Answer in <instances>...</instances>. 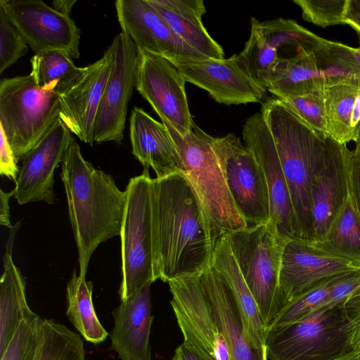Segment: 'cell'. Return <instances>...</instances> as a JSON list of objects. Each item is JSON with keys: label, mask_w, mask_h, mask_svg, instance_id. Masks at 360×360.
<instances>
[{"label": "cell", "mask_w": 360, "mask_h": 360, "mask_svg": "<svg viewBox=\"0 0 360 360\" xmlns=\"http://www.w3.org/2000/svg\"><path fill=\"white\" fill-rule=\"evenodd\" d=\"M155 281L201 273L214 246L200 199L184 173L152 179L150 186Z\"/></svg>", "instance_id": "obj_1"}, {"label": "cell", "mask_w": 360, "mask_h": 360, "mask_svg": "<svg viewBox=\"0 0 360 360\" xmlns=\"http://www.w3.org/2000/svg\"><path fill=\"white\" fill-rule=\"evenodd\" d=\"M60 177L78 251L79 275L86 278L97 247L120 235L126 192L120 190L112 176L84 158L73 138L61 162Z\"/></svg>", "instance_id": "obj_2"}, {"label": "cell", "mask_w": 360, "mask_h": 360, "mask_svg": "<svg viewBox=\"0 0 360 360\" xmlns=\"http://www.w3.org/2000/svg\"><path fill=\"white\" fill-rule=\"evenodd\" d=\"M260 112L272 136L288 187L296 238L314 241L312 183L329 136L321 140L279 98L263 102Z\"/></svg>", "instance_id": "obj_3"}, {"label": "cell", "mask_w": 360, "mask_h": 360, "mask_svg": "<svg viewBox=\"0 0 360 360\" xmlns=\"http://www.w3.org/2000/svg\"><path fill=\"white\" fill-rule=\"evenodd\" d=\"M165 125L182 158L185 174L200 199L215 247L219 238L248 225L229 191L212 147L214 137L195 122L184 135Z\"/></svg>", "instance_id": "obj_4"}, {"label": "cell", "mask_w": 360, "mask_h": 360, "mask_svg": "<svg viewBox=\"0 0 360 360\" xmlns=\"http://www.w3.org/2000/svg\"><path fill=\"white\" fill-rule=\"evenodd\" d=\"M257 304L267 331L284 306L280 290V271L284 245L269 221L224 236Z\"/></svg>", "instance_id": "obj_5"}, {"label": "cell", "mask_w": 360, "mask_h": 360, "mask_svg": "<svg viewBox=\"0 0 360 360\" xmlns=\"http://www.w3.org/2000/svg\"><path fill=\"white\" fill-rule=\"evenodd\" d=\"M58 84L55 81L40 88L30 75L0 81V126L18 161L23 159L60 118Z\"/></svg>", "instance_id": "obj_6"}, {"label": "cell", "mask_w": 360, "mask_h": 360, "mask_svg": "<svg viewBox=\"0 0 360 360\" xmlns=\"http://www.w3.org/2000/svg\"><path fill=\"white\" fill-rule=\"evenodd\" d=\"M265 345L270 360H334L348 353L353 348L345 304L269 329Z\"/></svg>", "instance_id": "obj_7"}, {"label": "cell", "mask_w": 360, "mask_h": 360, "mask_svg": "<svg viewBox=\"0 0 360 360\" xmlns=\"http://www.w3.org/2000/svg\"><path fill=\"white\" fill-rule=\"evenodd\" d=\"M148 168L131 177L126 187V204L120 238L122 281L118 290L121 302L136 295L155 281L153 266L150 186Z\"/></svg>", "instance_id": "obj_8"}, {"label": "cell", "mask_w": 360, "mask_h": 360, "mask_svg": "<svg viewBox=\"0 0 360 360\" xmlns=\"http://www.w3.org/2000/svg\"><path fill=\"white\" fill-rule=\"evenodd\" d=\"M212 147L234 204L248 226L270 221V199L263 170L233 134L214 137Z\"/></svg>", "instance_id": "obj_9"}, {"label": "cell", "mask_w": 360, "mask_h": 360, "mask_svg": "<svg viewBox=\"0 0 360 360\" xmlns=\"http://www.w3.org/2000/svg\"><path fill=\"white\" fill-rule=\"evenodd\" d=\"M184 343L203 360H232L224 334L201 288L198 274L168 282Z\"/></svg>", "instance_id": "obj_10"}, {"label": "cell", "mask_w": 360, "mask_h": 360, "mask_svg": "<svg viewBox=\"0 0 360 360\" xmlns=\"http://www.w3.org/2000/svg\"><path fill=\"white\" fill-rule=\"evenodd\" d=\"M113 63L109 46L94 63L77 69L60 81L56 91L59 117L80 141L93 145L98 111Z\"/></svg>", "instance_id": "obj_11"}, {"label": "cell", "mask_w": 360, "mask_h": 360, "mask_svg": "<svg viewBox=\"0 0 360 360\" xmlns=\"http://www.w3.org/2000/svg\"><path fill=\"white\" fill-rule=\"evenodd\" d=\"M0 7L34 54L56 50L79 57L80 30L69 15L41 0H1Z\"/></svg>", "instance_id": "obj_12"}, {"label": "cell", "mask_w": 360, "mask_h": 360, "mask_svg": "<svg viewBox=\"0 0 360 360\" xmlns=\"http://www.w3.org/2000/svg\"><path fill=\"white\" fill-rule=\"evenodd\" d=\"M113 63L96 119L94 140L96 143H120L134 88L139 51L132 39L123 32L110 46Z\"/></svg>", "instance_id": "obj_13"}, {"label": "cell", "mask_w": 360, "mask_h": 360, "mask_svg": "<svg viewBox=\"0 0 360 360\" xmlns=\"http://www.w3.org/2000/svg\"><path fill=\"white\" fill-rule=\"evenodd\" d=\"M185 79L167 59L139 51L136 89L164 124L184 135L192 129Z\"/></svg>", "instance_id": "obj_14"}, {"label": "cell", "mask_w": 360, "mask_h": 360, "mask_svg": "<svg viewBox=\"0 0 360 360\" xmlns=\"http://www.w3.org/2000/svg\"><path fill=\"white\" fill-rule=\"evenodd\" d=\"M173 65L186 82L205 90L219 103L260 102L266 91L253 79L240 54L222 60L190 59Z\"/></svg>", "instance_id": "obj_15"}, {"label": "cell", "mask_w": 360, "mask_h": 360, "mask_svg": "<svg viewBox=\"0 0 360 360\" xmlns=\"http://www.w3.org/2000/svg\"><path fill=\"white\" fill-rule=\"evenodd\" d=\"M115 6L122 32L139 51L164 58L172 65L208 58L178 37L148 0H117Z\"/></svg>", "instance_id": "obj_16"}, {"label": "cell", "mask_w": 360, "mask_h": 360, "mask_svg": "<svg viewBox=\"0 0 360 360\" xmlns=\"http://www.w3.org/2000/svg\"><path fill=\"white\" fill-rule=\"evenodd\" d=\"M242 134L246 147L254 154L266 179L270 199V221L282 238H296L288 187L272 136L261 112L246 120Z\"/></svg>", "instance_id": "obj_17"}, {"label": "cell", "mask_w": 360, "mask_h": 360, "mask_svg": "<svg viewBox=\"0 0 360 360\" xmlns=\"http://www.w3.org/2000/svg\"><path fill=\"white\" fill-rule=\"evenodd\" d=\"M359 270L360 265L326 252L312 241L288 240L283 250L279 281L284 306L324 279Z\"/></svg>", "instance_id": "obj_18"}, {"label": "cell", "mask_w": 360, "mask_h": 360, "mask_svg": "<svg viewBox=\"0 0 360 360\" xmlns=\"http://www.w3.org/2000/svg\"><path fill=\"white\" fill-rule=\"evenodd\" d=\"M351 153L347 144L328 138L326 150L316 169L311 188L314 242L323 239L350 194Z\"/></svg>", "instance_id": "obj_19"}, {"label": "cell", "mask_w": 360, "mask_h": 360, "mask_svg": "<svg viewBox=\"0 0 360 360\" xmlns=\"http://www.w3.org/2000/svg\"><path fill=\"white\" fill-rule=\"evenodd\" d=\"M70 133L59 118L23 158L13 189V196L19 205L39 201L54 203V172L72 139Z\"/></svg>", "instance_id": "obj_20"}, {"label": "cell", "mask_w": 360, "mask_h": 360, "mask_svg": "<svg viewBox=\"0 0 360 360\" xmlns=\"http://www.w3.org/2000/svg\"><path fill=\"white\" fill-rule=\"evenodd\" d=\"M203 292L226 341L232 360H267L266 346L252 338L236 296L212 265L198 274Z\"/></svg>", "instance_id": "obj_21"}, {"label": "cell", "mask_w": 360, "mask_h": 360, "mask_svg": "<svg viewBox=\"0 0 360 360\" xmlns=\"http://www.w3.org/2000/svg\"><path fill=\"white\" fill-rule=\"evenodd\" d=\"M152 283L112 310L111 347L120 360H152L150 345Z\"/></svg>", "instance_id": "obj_22"}, {"label": "cell", "mask_w": 360, "mask_h": 360, "mask_svg": "<svg viewBox=\"0 0 360 360\" xmlns=\"http://www.w3.org/2000/svg\"><path fill=\"white\" fill-rule=\"evenodd\" d=\"M129 132L133 155L144 167H150L156 178L185 174L182 158L162 122L134 107L130 115Z\"/></svg>", "instance_id": "obj_23"}, {"label": "cell", "mask_w": 360, "mask_h": 360, "mask_svg": "<svg viewBox=\"0 0 360 360\" xmlns=\"http://www.w3.org/2000/svg\"><path fill=\"white\" fill-rule=\"evenodd\" d=\"M171 30L206 58L224 59L222 47L210 36L202 22L206 13L202 0H148Z\"/></svg>", "instance_id": "obj_24"}, {"label": "cell", "mask_w": 360, "mask_h": 360, "mask_svg": "<svg viewBox=\"0 0 360 360\" xmlns=\"http://www.w3.org/2000/svg\"><path fill=\"white\" fill-rule=\"evenodd\" d=\"M20 225L18 222L10 229L3 258L4 272L0 281V355L20 323L34 313L27 301L25 279L12 257L13 242Z\"/></svg>", "instance_id": "obj_25"}, {"label": "cell", "mask_w": 360, "mask_h": 360, "mask_svg": "<svg viewBox=\"0 0 360 360\" xmlns=\"http://www.w3.org/2000/svg\"><path fill=\"white\" fill-rule=\"evenodd\" d=\"M327 134L341 144L358 137L360 127V86L347 82L329 83L324 88Z\"/></svg>", "instance_id": "obj_26"}, {"label": "cell", "mask_w": 360, "mask_h": 360, "mask_svg": "<svg viewBox=\"0 0 360 360\" xmlns=\"http://www.w3.org/2000/svg\"><path fill=\"white\" fill-rule=\"evenodd\" d=\"M325 85L314 52L303 51L294 58L279 62L266 90L284 98L323 89Z\"/></svg>", "instance_id": "obj_27"}, {"label": "cell", "mask_w": 360, "mask_h": 360, "mask_svg": "<svg viewBox=\"0 0 360 360\" xmlns=\"http://www.w3.org/2000/svg\"><path fill=\"white\" fill-rule=\"evenodd\" d=\"M212 266L226 278L240 305L253 340L265 345L266 332L262 325L257 304L240 271L224 236L217 242Z\"/></svg>", "instance_id": "obj_28"}, {"label": "cell", "mask_w": 360, "mask_h": 360, "mask_svg": "<svg viewBox=\"0 0 360 360\" xmlns=\"http://www.w3.org/2000/svg\"><path fill=\"white\" fill-rule=\"evenodd\" d=\"M93 283L74 271L67 285L66 316L87 342L96 345L108 335L100 322L92 300Z\"/></svg>", "instance_id": "obj_29"}, {"label": "cell", "mask_w": 360, "mask_h": 360, "mask_svg": "<svg viewBox=\"0 0 360 360\" xmlns=\"http://www.w3.org/2000/svg\"><path fill=\"white\" fill-rule=\"evenodd\" d=\"M314 243L326 252L360 265V214L351 192L323 239Z\"/></svg>", "instance_id": "obj_30"}, {"label": "cell", "mask_w": 360, "mask_h": 360, "mask_svg": "<svg viewBox=\"0 0 360 360\" xmlns=\"http://www.w3.org/2000/svg\"><path fill=\"white\" fill-rule=\"evenodd\" d=\"M259 27L267 44L276 52L278 63L303 51L313 52L326 41L290 19L259 21Z\"/></svg>", "instance_id": "obj_31"}, {"label": "cell", "mask_w": 360, "mask_h": 360, "mask_svg": "<svg viewBox=\"0 0 360 360\" xmlns=\"http://www.w3.org/2000/svg\"><path fill=\"white\" fill-rule=\"evenodd\" d=\"M83 338L63 324L42 319L36 360H86Z\"/></svg>", "instance_id": "obj_32"}, {"label": "cell", "mask_w": 360, "mask_h": 360, "mask_svg": "<svg viewBox=\"0 0 360 360\" xmlns=\"http://www.w3.org/2000/svg\"><path fill=\"white\" fill-rule=\"evenodd\" d=\"M313 52L326 84L347 82L360 86V65L352 47L326 39Z\"/></svg>", "instance_id": "obj_33"}, {"label": "cell", "mask_w": 360, "mask_h": 360, "mask_svg": "<svg viewBox=\"0 0 360 360\" xmlns=\"http://www.w3.org/2000/svg\"><path fill=\"white\" fill-rule=\"evenodd\" d=\"M245 62L253 79L266 88L278 64L274 50L269 46L259 27V20L251 18L250 35L243 50L239 53Z\"/></svg>", "instance_id": "obj_34"}, {"label": "cell", "mask_w": 360, "mask_h": 360, "mask_svg": "<svg viewBox=\"0 0 360 360\" xmlns=\"http://www.w3.org/2000/svg\"><path fill=\"white\" fill-rule=\"evenodd\" d=\"M348 274L324 279L294 297L282 308L269 330L292 323L310 314L323 303L332 288Z\"/></svg>", "instance_id": "obj_35"}, {"label": "cell", "mask_w": 360, "mask_h": 360, "mask_svg": "<svg viewBox=\"0 0 360 360\" xmlns=\"http://www.w3.org/2000/svg\"><path fill=\"white\" fill-rule=\"evenodd\" d=\"M31 77L35 84L44 88L59 82L73 73L77 67L68 56L60 51H46L34 54L30 59Z\"/></svg>", "instance_id": "obj_36"}, {"label": "cell", "mask_w": 360, "mask_h": 360, "mask_svg": "<svg viewBox=\"0 0 360 360\" xmlns=\"http://www.w3.org/2000/svg\"><path fill=\"white\" fill-rule=\"evenodd\" d=\"M281 99L321 140L324 141L328 137L324 89L300 96Z\"/></svg>", "instance_id": "obj_37"}, {"label": "cell", "mask_w": 360, "mask_h": 360, "mask_svg": "<svg viewBox=\"0 0 360 360\" xmlns=\"http://www.w3.org/2000/svg\"><path fill=\"white\" fill-rule=\"evenodd\" d=\"M41 320L35 312L25 318L0 355V360H36Z\"/></svg>", "instance_id": "obj_38"}, {"label": "cell", "mask_w": 360, "mask_h": 360, "mask_svg": "<svg viewBox=\"0 0 360 360\" xmlns=\"http://www.w3.org/2000/svg\"><path fill=\"white\" fill-rule=\"evenodd\" d=\"M302 18L321 27L347 25L350 0H293Z\"/></svg>", "instance_id": "obj_39"}, {"label": "cell", "mask_w": 360, "mask_h": 360, "mask_svg": "<svg viewBox=\"0 0 360 360\" xmlns=\"http://www.w3.org/2000/svg\"><path fill=\"white\" fill-rule=\"evenodd\" d=\"M28 44L0 7V74L28 51Z\"/></svg>", "instance_id": "obj_40"}, {"label": "cell", "mask_w": 360, "mask_h": 360, "mask_svg": "<svg viewBox=\"0 0 360 360\" xmlns=\"http://www.w3.org/2000/svg\"><path fill=\"white\" fill-rule=\"evenodd\" d=\"M18 160L12 150L11 144L3 128L0 126V173L15 181L20 168L17 165Z\"/></svg>", "instance_id": "obj_41"}, {"label": "cell", "mask_w": 360, "mask_h": 360, "mask_svg": "<svg viewBox=\"0 0 360 360\" xmlns=\"http://www.w3.org/2000/svg\"><path fill=\"white\" fill-rule=\"evenodd\" d=\"M350 192L360 214V148L352 150L349 164Z\"/></svg>", "instance_id": "obj_42"}, {"label": "cell", "mask_w": 360, "mask_h": 360, "mask_svg": "<svg viewBox=\"0 0 360 360\" xmlns=\"http://www.w3.org/2000/svg\"><path fill=\"white\" fill-rule=\"evenodd\" d=\"M350 318L351 344L353 349L360 348V302L349 300L345 304Z\"/></svg>", "instance_id": "obj_43"}, {"label": "cell", "mask_w": 360, "mask_h": 360, "mask_svg": "<svg viewBox=\"0 0 360 360\" xmlns=\"http://www.w3.org/2000/svg\"><path fill=\"white\" fill-rule=\"evenodd\" d=\"M14 195V190L10 192H4L2 189L0 190V224L3 226L9 228L13 227L11 222V214L9 211V199Z\"/></svg>", "instance_id": "obj_44"}, {"label": "cell", "mask_w": 360, "mask_h": 360, "mask_svg": "<svg viewBox=\"0 0 360 360\" xmlns=\"http://www.w3.org/2000/svg\"><path fill=\"white\" fill-rule=\"evenodd\" d=\"M172 360H203L191 347L182 342L175 349Z\"/></svg>", "instance_id": "obj_45"}, {"label": "cell", "mask_w": 360, "mask_h": 360, "mask_svg": "<svg viewBox=\"0 0 360 360\" xmlns=\"http://www.w3.org/2000/svg\"><path fill=\"white\" fill-rule=\"evenodd\" d=\"M347 25L354 30H360V0H350Z\"/></svg>", "instance_id": "obj_46"}, {"label": "cell", "mask_w": 360, "mask_h": 360, "mask_svg": "<svg viewBox=\"0 0 360 360\" xmlns=\"http://www.w3.org/2000/svg\"><path fill=\"white\" fill-rule=\"evenodd\" d=\"M76 0H55L52 2V8L60 13L69 15Z\"/></svg>", "instance_id": "obj_47"}, {"label": "cell", "mask_w": 360, "mask_h": 360, "mask_svg": "<svg viewBox=\"0 0 360 360\" xmlns=\"http://www.w3.org/2000/svg\"><path fill=\"white\" fill-rule=\"evenodd\" d=\"M334 360H360V351L352 349L348 353L343 354Z\"/></svg>", "instance_id": "obj_48"}, {"label": "cell", "mask_w": 360, "mask_h": 360, "mask_svg": "<svg viewBox=\"0 0 360 360\" xmlns=\"http://www.w3.org/2000/svg\"><path fill=\"white\" fill-rule=\"evenodd\" d=\"M352 51L360 65V46L358 48H352Z\"/></svg>", "instance_id": "obj_49"}, {"label": "cell", "mask_w": 360, "mask_h": 360, "mask_svg": "<svg viewBox=\"0 0 360 360\" xmlns=\"http://www.w3.org/2000/svg\"><path fill=\"white\" fill-rule=\"evenodd\" d=\"M355 142H356V146H358L360 148V127L359 129L358 137Z\"/></svg>", "instance_id": "obj_50"}, {"label": "cell", "mask_w": 360, "mask_h": 360, "mask_svg": "<svg viewBox=\"0 0 360 360\" xmlns=\"http://www.w3.org/2000/svg\"><path fill=\"white\" fill-rule=\"evenodd\" d=\"M350 300H353V301H355V302H360V296H359V297H354V298H352V299H351Z\"/></svg>", "instance_id": "obj_51"}, {"label": "cell", "mask_w": 360, "mask_h": 360, "mask_svg": "<svg viewBox=\"0 0 360 360\" xmlns=\"http://www.w3.org/2000/svg\"><path fill=\"white\" fill-rule=\"evenodd\" d=\"M354 30L356 32V33L358 34L359 39V44H360V30L356 29Z\"/></svg>", "instance_id": "obj_52"}]
</instances>
